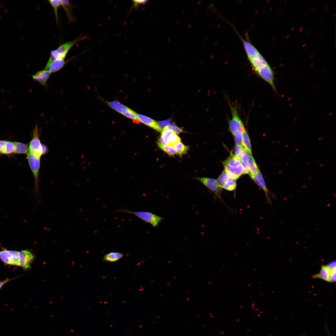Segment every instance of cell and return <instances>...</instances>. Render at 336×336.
I'll return each instance as SVG.
<instances>
[{
  "label": "cell",
  "mask_w": 336,
  "mask_h": 336,
  "mask_svg": "<svg viewBox=\"0 0 336 336\" xmlns=\"http://www.w3.org/2000/svg\"><path fill=\"white\" fill-rule=\"evenodd\" d=\"M235 30L242 41L247 59L254 72L268 84L275 92L278 94L275 83L274 70L251 42L247 35L244 38L236 30Z\"/></svg>",
  "instance_id": "cell-1"
},
{
  "label": "cell",
  "mask_w": 336,
  "mask_h": 336,
  "mask_svg": "<svg viewBox=\"0 0 336 336\" xmlns=\"http://www.w3.org/2000/svg\"><path fill=\"white\" fill-rule=\"evenodd\" d=\"M85 38V36H79L72 41L67 42L60 45L56 49L52 50L50 52V55L44 68V69L47 70L50 64L55 60L65 59L69 50L76 43Z\"/></svg>",
  "instance_id": "cell-2"
},
{
  "label": "cell",
  "mask_w": 336,
  "mask_h": 336,
  "mask_svg": "<svg viewBox=\"0 0 336 336\" xmlns=\"http://www.w3.org/2000/svg\"><path fill=\"white\" fill-rule=\"evenodd\" d=\"M40 131L38 125H36L33 130L32 138L29 145V152L39 158L47 152V147L43 144L40 138Z\"/></svg>",
  "instance_id": "cell-3"
},
{
  "label": "cell",
  "mask_w": 336,
  "mask_h": 336,
  "mask_svg": "<svg viewBox=\"0 0 336 336\" xmlns=\"http://www.w3.org/2000/svg\"><path fill=\"white\" fill-rule=\"evenodd\" d=\"M116 212H123L133 214L144 222L151 224L153 227H157L164 218L150 212H134L124 209H119Z\"/></svg>",
  "instance_id": "cell-4"
},
{
  "label": "cell",
  "mask_w": 336,
  "mask_h": 336,
  "mask_svg": "<svg viewBox=\"0 0 336 336\" xmlns=\"http://www.w3.org/2000/svg\"><path fill=\"white\" fill-rule=\"evenodd\" d=\"M26 159L34 178V191L37 194L40 181L39 174L40 166V158L29 152L27 154Z\"/></svg>",
  "instance_id": "cell-5"
},
{
  "label": "cell",
  "mask_w": 336,
  "mask_h": 336,
  "mask_svg": "<svg viewBox=\"0 0 336 336\" xmlns=\"http://www.w3.org/2000/svg\"><path fill=\"white\" fill-rule=\"evenodd\" d=\"M251 179L264 192L265 195L266 202L267 203L272 205V200L270 197L276 199L275 195L270 191L267 188L263 177L260 170L254 175H250Z\"/></svg>",
  "instance_id": "cell-6"
},
{
  "label": "cell",
  "mask_w": 336,
  "mask_h": 336,
  "mask_svg": "<svg viewBox=\"0 0 336 336\" xmlns=\"http://www.w3.org/2000/svg\"><path fill=\"white\" fill-rule=\"evenodd\" d=\"M195 179L198 180L207 188L212 192L216 198H219L223 202L221 196L222 190L218 186L217 180L215 179L208 177H196Z\"/></svg>",
  "instance_id": "cell-7"
},
{
  "label": "cell",
  "mask_w": 336,
  "mask_h": 336,
  "mask_svg": "<svg viewBox=\"0 0 336 336\" xmlns=\"http://www.w3.org/2000/svg\"><path fill=\"white\" fill-rule=\"evenodd\" d=\"M19 265L25 270L30 269L33 261L34 256L32 253L27 250L19 251Z\"/></svg>",
  "instance_id": "cell-8"
},
{
  "label": "cell",
  "mask_w": 336,
  "mask_h": 336,
  "mask_svg": "<svg viewBox=\"0 0 336 336\" xmlns=\"http://www.w3.org/2000/svg\"><path fill=\"white\" fill-rule=\"evenodd\" d=\"M51 73L48 70L44 69L36 72L34 74L33 79L43 86H47V82Z\"/></svg>",
  "instance_id": "cell-9"
},
{
  "label": "cell",
  "mask_w": 336,
  "mask_h": 336,
  "mask_svg": "<svg viewBox=\"0 0 336 336\" xmlns=\"http://www.w3.org/2000/svg\"><path fill=\"white\" fill-rule=\"evenodd\" d=\"M137 120L139 122L158 132H161V131L157 126V121L152 119L146 115L138 113H137Z\"/></svg>",
  "instance_id": "cell-10"
},
{
  "label": "cell",
  "mask_w": 336,
  "mask_h": 336,
  "mask_svg": "<svg viewBox=\"0 0 336 336\" xmlns=\"http://www.w3.org/2000/svg\"><path fill=\"white\" fill-rule=\"evenodd\" d=\"M65 59H60L55 60L50 64L47 70H49L51 73L56 72L61 70L65 65L70 61V59L67 60Z\"/></svg>",
  "instance_id": "cell-11"
},
{
  "label": "cell",
  "mask_w": 336,
  "mask_h": 336,
  "mask_svg": "<svg viewBox=\"0 0 336 336\" xmlns=\"http://www.w3.org/2000/svg\"><path fill=\"white\" fill-rule=\"evenodd\" d=\"M105 102L109 107L122 114L129 108L117 100L106 101Z\"/></svg>",
  "instance_id": "cell-12"
},
{
  "label": "cell",
  "mask_w": 336,
  "mask_h": 336,
  "mask_svg": "<svg viewBox=\"0 0 336 336\" xmlns=\"http://www.w3.org/2000/svg\"><path fill=\"white\" fill-rule=\"evenodd\" d=\"M124 256V254L121 253L111 252L103 256L102 261L108 263L115 262L120 259Z\"/></svg>",
  "instance_id": "cell-13"
},
{
  "label": "cell",
  "mask_w": 336,
  "mask_h": 336,
  "mask_svg": "<svg viewBox=\"0 0 336 336\" xmlns=\"http://www.w3.org/2000/svg\"><path fill=\"white\" fill-rule=\"evenodd\" d=\"M330 273V271L326 265H323L321 267L319 273L312 276V278L314 279H321L329 282Z\"/></svg>",
  "instance_id": "cell-14"
},
{
  "label": "cell",
  "mask_w": 336,
  "mask_h": 336,
  "mask_svg": "<svg viewBox=\"0 0 336 336\" xmlns=\"http://www.w3.org/2000/svg\"><path fill=\"white\" fill-rule=\"evenodd\" d=\"M174 132L170 130L164 129L161 132V134L158 140L157 144L163 146L169 145L170 136Z\"/></svg>",
  "instance_id": "cell-15"
},
{
  "label": "cell",
  "mask_w": 336,
  "mask_h": 336,
  "mask_svg": "<svg viewBox=\"0 0 336 336\" xmlns=\"http://www.w3.org/2000/svg\"><path fill=\"white\" fill-rule=\"evenodd\" d=\"M29 152L28 144L21 142H15L14 153L27 155Z\"/></svg>",
  "instance_id": "cell-16"
},
{
  "label": "cell",
  "mask_w": 336,
  "mask_h": 336,
  "mask_svg": "<svg viewBox=\"0 0 336 336\" xmlns=\"http://www.w3.org/2000/svg\"><path fill=\"white\" fill-rule=\"evenodd\" d=\"M243 146L250 155H252L251 146L250 138L246 129L242 133Z\"/></svg>",
  "instance_id": "cell-17"
},
{
  "label": "cell",
  "mask_w": 336,
  "mask_h": 336,
  "mask_svg": "<svg viewBox=\"0 0 336 336\" xmlns=\"http://www.w3.org/2000/svg\"><path fill=\"white\" fill-rule=\"evenodd\" d=\"M249 156V154L244 148L240 159V161L243 168V174H250L248 163Z\"/></svg>",
  "instance_id": "cell-18"
},
{
  "label": "cell",
  "mask_w": 336,
  "mask_h": 336,
  "mask_svg": "<svg viewBox=\"0 0 336 336\" xmlns=\"http://www.w3.org/2000/svg\"><path fill=\"white\" fill-rule=\"evenodd\" d=\"M248 163L250 170L249 175H254L259 170L256 162L251 155H250L248 158Z\"/></svg>",
  "instance_id": "cell-19"
},
{
  "label": "cell",
  "mask_w": 336,
  "mask_h": 336,
  "mask_svg": "<svg viewBox=\"0 0 336 336\" xmlns=\"http://www.w3.org/2000/svg\"><path fill=\"white\" fill-rule=\"evenodd\" d=\"M15 142L7 141L1 154L10 155L14 153Z\"/></svg>",
  "instance_id": "cell-20"
},
{
  "label": "cell",
  "mask_w": 336,
  "mask_h": 336,
  "mask_svg": "<svg viewBox=\"0 0 336 336\" xmlns=\"http://www.w3.org/2000/svg\"><path fill=\"white\" fill-rule=\"evenodd\" d=\"M10 259V250L4 248L0 251V259L5 264L12 265Z\"/></svg>",
  "instance_id": "cell-21"
},
{
  "label": "cell",
  "mask_w": 336,
  "mask_h": 336,
  "mask_svg": "<svg viewBox=\"0 0 336 336\" xmlns=\"http://www.w3.org/2000/svg\"><path fill=\"white\" fill-rule=\"evenodd\" d=\"M230 179L227 173L224 170L216 180L219 187L222 189L224 185Z\"/></svg>",
  "instance_id": "cell-22"
},
{
  "label": "cell",
  "mask_w": 336,
  "mask_h": 336,
  "mask_svg": "<svg viewBox=\"0 0 336 336\" xmlns=\"http://www.w3.org/2000/svg\"><path fill=\"white\" fill-rule=\"evenodd\" d=\"M173 147L177 154L180 156L186 154L189 149L188 146L185 145L181 142L174 145Z\"/></svg>",
  "instance_id": "cell-23"
},
{
  "label": "cell",
  "mask_w": 336,
  "mask_h": 336,
  "mask_svg": "<svg viewBox=\"0 0 336 336\" xmlns=\"http://www.w3.org/2000/svg\"><path fill=\"white\" fill-rule=\"evenodd\" d=\"M49 2L53 8L57 23H58V9L62 6V0H49Z\"/></svg>",
  "instance_id": "cell-24"
},
{
  "label": "cell",
  "mask_w": 336,
  "mask_h": 336,
  "mask_svg": "<svg viewBox=\"0 0 336 336\" xmlns=\"http://www.w3.org/2000/svg\"><path fill=\"white\" fill-rule=\"evenodd\" d=\"M159 147L163 151L170 156H174L178 154L173 147L170 145L163 146L157 144Z\"/></svg>",
  "instance_id": "cell-25"
},
{
  "label": "cell",
  "mask_w": 336,
  "mask_h": 336,
  "mask_svg": "<svg viewBox=\"0 0 336 336\" xmlns=\"http://www.w3.org/2000/svg\"><path fill=\"white\" fill-rule=\"evenodd\" d=\"M236 186V181L230 179L224 185L223 188L227 191H231L235 190Z\"/></svg>",
  "instance_id": "cell-26"
},
{
  "label": "cell",
  "mask_w": 336,
  "mask_h": 336,
  "mask_svg": "<svg viewBox=\"0 0 336 336\" xmlns=\"http://www.w3.org/2000/svg\"><path fill=\"white\" fill-rule=\"evenodd\" d=\"M240 131H237L233 135L236 145L243 146L242 133Z\"/></svg>",
  "instance_id": "cell-27"
},
{
  "label": "cell",
  "mask_w": 336,
  "mask_h": 336,
  "mask_svg": "<svg viewBox=\"0 0 336 336\" xmlns=\"http://www.w3.org/2000/svg\"><path fill=\"white\" fill-rule=\"evenodd\" d=\"M164 129L170 130L176 134H178L184 132L183 129L177 126L174 123L170 124L166 126Z\"/></svg>",
  "instance_id": "cell-28"
},
{
  "label": "cell",
  "mask_w": 336,
  "mask_h": 336,
  "mask_svg": "<svg viewBox=\"0 0 336 336\" xmlns=\"http://www.w3.org/2000/svg\"><path fill=\"white\" fill-rule=\"evenodd\" d=\"M64 8L66 12L68 14V16L69 19L72 18V15L71 13V7L70 3L68 0H62V6Z\"/></svg>",
  "instance_id": "cell-29"
},
{
  "label": "cell",
  "mask_w": 336,
  "mask_h": 336,
  "mask_svg": "<svg viewBox=\"0 0 336 336\" xmlns=\"http://www.w3.org/2000/svg\"><path fill=\"white\" fill-rule=\"evenodd\" d=\"M180 140L181 139L179 136L174 133L170 136L169 140V145L173 146L180 142Z\"/></svg>",
  "instance_id": "cell-30"
},
{
  "label": "cell",
  "mask_w": 336,
  "mask_h": 336,
  "mask_svg": "<svg viewBox=\"0 0 336 336\" xmlns=\"http://www.w3.org/2000/svg\"><path fill=\"white\" fill-rule=\"evenodd\" d=\"M137 113L131 109L129 108L128 110L122 115L125 117L133 120H137Z\"/></svg>",
  "instance_id": "cell-31"
},
{
  "label": "cell",
  "mask_w": 336,
  "mask_h": 336,
  "mask_svg": "<svg viewBox=\"0 0 336 336\" xmlns=\"http://www.w3.org/2000/svg\"><path fill=\"white\" fill-rule=\"evenodd\" d=\"M244 148L240 146L235 145L234 149V156L237 159L240 160Z\"/></svg>",
  "instance_id": "cell-32"
},
{
  "label": "cell",
  "mask_w": 336,
  "mask_h": 336,
  "mask_svg": "<svg viewBox=\"0 0 336 336\" xmlns=\"http://www.w3.org/2000/svg\"><path fill=\"white\" fill-rule=\"evenodd\" d=\"M171 120V119L170 118L166 120L157 121V126L161 132L166 126L170 124Z\"/></svg>",
  "instance_id": "cell-33"
},
{
  "label": "cell",
  "mask_w": 336,
  "mask_h": 336,
  "mask_svg": "<svg viewBox=\"0 0 336 336\" xmlns=\"http://www.w3.org/2000/svg\"><path fill=\"white\" fill-rule=\"evenodd\" d=\"M147 1V0H133L132 2L133 5L131 8V10L133 8L137 9L140 5L145 4Z\"/></svg>",
  "instance_id": "cell-34"
},
{
  "label": "cell",
  "mask_w": 336,
  "mask_h": 336,
  "mask_svg": "<svg viewBox=\"0 0 336 336\" xmlns=\"http://www.w3.org/2000/svg\"><path fill=\"white\" fill-rule=\"evenodd\" d=\"M326 265L330 272L336 270L335 261H331Z\"/></svg>",
  "instance_id": "cell-35"
},
{
  "label": "cell",
  "mask_w": 336,
  "mask_h": 336,
  "mask_svg": "<svg viewBox=\"0 0 336 336\" xmlns=\"http://www.w3.org/2000/svg\"><path fill=\"white\" fill-rule=\"evenodd\" d=\"M336 281V270L331 271L330 273L329 282H333Z\"/></svg>",
  "instance_id": "cell-36"
},
{
  "label": "cell",
  "mask_w": 336,
  "mask_h": 336,
  "mask_svg": "<svg viewBox=\"0 0 336 336\" xmlns=\"http://www.w3.org/2000/svg\"><path fill=\"white\" fill-rule=\"evenodd\" d=\"M7 141V140H0V154L2 152Z\"/></svg>",
  "instance_id": "cell-37"
},
{
  "label": "cell",
  "mask_w": 336,
  "mask_h": 336,
  "mask_svg": "<svg viewBox=\"0 0 336 336\" xmlns=\"http://www.w3.org/2000/svg\"><path fill=\"white\" fill-rule=\"evenodd\" d=\"M13 279H9V278H7L3 281H0V289L5 284Z\"/></svg>",
  "instance_id": "cell-38"
}]
</instances>
